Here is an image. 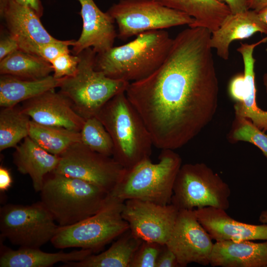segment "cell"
Returning a JSON list of instances; mask_svg holds the SVG:
<instances>
[{
  "label": "cell",
  "mask_w": 267,
  "mask_h": 267,
  "mask_svg": "<svg viewBox=\"0 0 267 267\" xmlns=\"http://www.w3.org/2000/svg\"><path fill=\"white\" fill-rule=\"evenodd\" d=\"M124 204L109 194L94 215L70 225L59 226L50 242L58 249L77 247L98 252L129 229L122 215Z\"/></svg>",
  "instance_id": "7"
},
{
  "label": "cell",
  "mask_w": 267,
  "mask_h": 267,
  "mask_svg": "<svg viewBox=\"0 0 267 267\" xmlns=\"http://www.w3.org/2000/svg\"><path fill=\"white\" fill-rule=\"evenodd\" d=\"M41 201L8 204L0 209V237L19 248H40L51 241L58 225Z\"/></svg>",
  "instance_id": "9"
},
{
  "label": "cell",
  "mask_w": 267,
  "mask_h": 267,
  "mask_svg": "<svg viewBox=\"0 0 267 267\" xmlns=\"http://www.w3.org/2000/svg\"><path fill=\"white\" fill-rule=\"evenodd\" d=\"M267 41V37L252 44L240 43L237 48L242 55L244 64L245 92L243 102L234 105L235 115L250 120L264 133L267 131V111L261 109L257 104L254 70L256 60L253 52L258 45Z\"/></svg>",
  "instance_id": "21"
},
{
  "label": "cell",
  "mask_w": 267,
  "mask_h": 267,
  "mask_svg": "<svg viewBox=\"0 0 267 267\" xmlns=\"http://www.w3.org/2000/svg\"><path fill=\"white\" fill-rule=\"evenodd\" d=\"M263 79L264 85L265 87L266 92L267 93V73L264 75Z\"/></svg>",
  "instance_id": "44"
},
{
  "label": "cell",
  "mask_w": 267,
  "mask_h": 267,
  "mask_svg": "<svg viewBox=\"0 0 267 267\" xmlns=\"http://www.w3.org/2000/svg\"><path fill=\"white\" fill-rule=\"evenodd\" d=\"M79 59L78 55H72L70 51L60 54L51 62L53 76L61 79L74 76L77 71Z\"/></svg>",
  "instance_id": "32"
},
{
  "label": "cell",
  "mask_w": 267,
  "mask_h": 267,
  "mask_svg": "<svg viewBox=\"0 0 267 267\" xmlns=\"http://www.w3.org/2000/svg\"><path fill=\"white\" fill-rule=\"evenodd\" d=\"M29 136L48 152L58 156L72 145L81 141L79 132L43 125L31 120Z\"/></svg>",
  "instance_id": "27"
},
{
  "label": "cell",
  "mask_w": 267,
  "mask_h": 267,
  "mask_svg": "<svg viewBox=\"0 0 267 267\" xmlns=\"http://www.w3.org/2000/svg\"><path fill=\"white\" fill-rule=\"evenodd\" d=\"M210 265L213 267H267V240L262 242L216 241Z\"/></svg>",
  "instance_id": "19"
},
{
  "label": "cell",
  "mask_w": 267,
  "mask_h": 267,
  "mask_svg": "<svg viewBox=\"0 0 267 267\" xmlns=\"http://www.w3.org/2000/svg\"><path fill=\"white\" fill-rule=\"evenodd\" d=\"M63 78L53 75L37 80H27L9 75L0 76V106L13 107L47 91L59 88Z\"/></svg>",
  "instance_id": "23"
},
{
  "label": "cell",
  "mask_w": 267,
  "mask_h": 267,
  "mask_svg": "<svg viewBox=\"0 0 267 267\" xmlns=\"http://www.w3.org/2000/svg\"><path fill=\"white\" fill-rule=\"evenodd\" d=\"M230 97L236 103L243 102L245 92V77L244 73H239L230 79L228 87Z\"/></svg>",
  "instance_id": "34"
},
{
  "label": "cell",
  "mask_w": 267,
  "mask_h": 267,
  "mask_svg": "<svg viewBox=\"0 0 267 267\" xmlns=\"http://www.w3.org/2000/svg\"><path fill=\"white\" fill-rule=\"evenodd\" d=\"M80 134L81 142L87 147L95 152L112 157L114 146L112 138L96 117L85 119Z\"/></svg>",
  "instance_id": "29"
},
{
  "label": "cell",
  "mask_w": 267,
  "mask_h": 267,
  "mask_svg": "<svg viewBox=\"0 0 267 267\" xmlns=\"http://www.w3.org/2000/svg\"><path fill=\"white\" fill-rule=\"evenodd\" d=\"M96 117L112 138V157L124 169L150 158L153 145L150 134L126 92L112 98Z\"/></svg>",
  "instance_id": "3"
},
{
  "label": "cell",
  "mask_w": 267,
  "mask_h": 267,
  "mask_svg": "<svg viewBox=\"0 0 267 267\" xmlns=\"http://www.w3.org/2000/svg\"><path fill=\"white\" fill-rule=\"evenodd\" d=\"M59 156L52 172L75 178L94 184L110 193L125 171L113 157L95 152L82 142L76 143Z\"/></svg>",
  "instance_id": "11"
},
{
  "label": "cell",
  "mask_w": 267,
  "mask_h": 267,
  "mask_svg": "<svg viewBox=\"0 0 267 267\" xmlns=\"http://www.w3.org/2000/svg\"><path fill=\"white\" fill-rule=\"evenodd\" d=\"M18 49L19 48L17 41L7 30L6 34L3 32L1 33L0 60Z\"/></svg>",
  "instance_id": "35"
},
{
  "label": "cell",
  "mask_w": 267,
  "mask_h": 267,
  "mask_svg": "<svg viewBox=\"0 0 267 267\" xmlns=\"http://www.w3.org/2000/svg\"><path fill=\"white\" fill-rule=\"evenodd\" d=\"M96 53L88 48L78 55L76 73L63 78L59 88L74 110L85 119L96 117L104 105L115 95L126 91L130 82L106 76L94 67Z\"/></svg>",
  "instance_id": "6"
},
{
  "label": "cell",
  "mask_w": 267,
  "mask_h": 267,
  "mask_svg": "<svg viewBox=\"0 0 267 267\" xmlns=\"http://www.w3.org/2000/svg\"><path fill=\"white\" fill-rule=\"evenodd\" d=\"M53 72L51 63L20 49L0 60V75H9L27 80L46 77Z\"/></svg>",
  "instance_id": "26"
},
{
  "label": "cell",
  "mask_w": 267,
  "mask_h": 267,
  "mask_svg": "<svg viewBox=\"0 0 267 267\" xmlns=\"http://www.w3.org/2000/svg\"><path fill=\"white\" fill-rule=\"evenodd\" d=\"M81 5L80 15L83 20L81 35L72 44V51L78 55L91 47L95 52H103L113 46L118 37L115 20L107 12L102 11L93 0H77Z\"/></svg>",
  "instance_id": "15"
},
{
  "label": "cell",
  "mask_w": 267,
  "mask_h": 267,
  "mask_svg": "<svg viewBox=\"0 0 267 267\" xmlns=\"http://www.w3.org/2000/svg\"><path fill=\"white\" fill-rule=\"evenodd\" d=\"M231 190L220 176L204 163L182 165L177 175L171 203L180 210L206 207L227 210Z\"/></svg>",
  "instance_id": "8"
},
{
  "label": "cell",
  "mask_w": 267,
  "mask_h": 267,
  "mask_svg": "<svg viewBox=\"0 0 267 267\" xmlns=\"http://www.w3.org/2000/svg\"><path fill=\"white\" fill-rule=\"evenodd\" d=\"M118 25V37L122 40L144 32L187 25L195 19L154 0H120L107 11Z\"/></svg>",
  "instance_id": "10"
},
{
  "label": "cell",
  "mask_w": 267,
  "mask_h": 267,
  "mask_svg": "<svg viewBox=\"0 0 267 267\" xmlns=\"http://www.w3.org/2000/svg\"><path fill=\"white\" fill-rule=\"evenodd\" d=\"M178 212L172 203L162 205L142 200L129 199L124 201L122 215L136 237L164 245L170 237Z\"/></svg>",
  "instance_id": "12"
},
{
  "label": "cell",
  "mask_w": 267,
  "mask_h": 267,
  "mask_svg": "<svg viewBox=\"0 0 267 267\" xmlns=\"http://www.w3.org/2000/svg\"><path fill=\"white\" fill-rule=\"evenodd\" d=\"M12 179L9 170L1 165L0 167V191L7 190L11 186Z\"/></svg>",
  "instance_id": "38"
},
{
  "label": "cell",
  "mask_w": 267,
  "mask_h": 267,
  "mask_svg": "<svg viewBox=\"0 0 267 267\" xmlns=\"http://www.w3.org/2000/svg\"><path fill=\"white\" fill-rule=\"evenodd\" d=\"M9 0H0V13H1L5 8Z\"/></svg>",
  "instance_id": "43"
},
{
  "label": "cell",
  "mask_w": 267,
  "mask_h": 267,
  "mask_svg": "<svg viewBox=\"0 0 267 267\" xmlns=\"http://www.w3.org/2000/svg\"><path fill=\"white\" fill-rule=\"evenodd\" d=\"M211 34L202 27L182 30L163 64L146 78L130 83L126 91L156 147L183 146L216 113L219 84Z\"/></svg>",
  "instance_id": "1"
},
{
  "label": "cell",
  "mask_w": 267,
  "mask_h": 267,
  "mask_svg": "<svg viewBox=\"0 0 267 267\" xmlns=\"http://www.w3.org/2000/svg\"><path fill=\"white\" fill-rule=\"evenodd\" d=\"M22 111L34 122L80 132L85 119L63 94L55 89L22 102Z\"/></svg>",
  "instance_id": "14"
},
{
  "label": "cell",
  "mask_w": 267,
  "mask_h": 267,
  "mask_svg": "<svg viewBox=\"0 0 267 267\" xmlns=\"http://www.w3.org/2000/svg\"><path fill=\"white\" fill-rule=\"evenodd\" d=\"M266 6L267 0H251L249 9L258 12Z\"/></svg>",
  "instance_id": "40"
},
{
  "label": "cell",
  "mask_w": 267,
  "mask_h": 267,
  "mask_svg": "<svg viewBox=\"0 0 267 267\" xmlns=\"http://www.w3.org/2000/svg\"><path fill=\"white\" fill-rule=\"evenodd\" d=\"M259 219L262 223H267V210H264L261 213Z\"/></svg>",
  "instance_id": "42"
},
{
  "label": "cell",
  "mask_w": 267,
  "mask_h": 267,
  "mask_svg": "<svg viewBox=\"0 0 267 267\" xmlns=\"http://www.w3.org/2000/svg\"><path fill=\"white\" fill-rule=\"evenodd\" d=\"M159 161L148 158L126 170L111 196L124 201L139 199L166 205L171 203L173 187L182 165L180 156L174 150L163 149Z\"/></svg>",
  "instance_id": "5"
},
{
  "label": "cell",
  "mask_w": 267,
  "mask_h": 267,
  "mask_svg": "<svg viewBox=\"0 0 267 267\" xmlns=\"http://www.w3.org/2000/svg\"><path fill=\"white\" fill-rule=\"evenodd\" d=\"M163 245L157 242L142 241L133 257L130 267H156Z\"/></svg>",
  "instance_id": "31"
},
{
  "label": "cell",
  "mask_w": 267,
  "mask_h": 267,
  "mask_svg": "<svg viewBox=\"0 0 267 267\" xmlns=\"http://www.w3.org/2000/svg\"><path fill=\"white\" fill-rule=\"evenodd\" d=\"M74 40L62 41L44 44H38L32 50L31 54L39 56L51 62L60 54L70 51L69 46H72Z\"/></svg>",
  "instance_id": "33"
},
{
  "label": "cell",
  "mask_w": 267,
  "mask_h": 267,
  "mask_svg": "<svg viewBox=\"0 0 267 267\" xmlns=\"http://www.w3.org/2000/svg\"><path fill=\"white\" fill-rule=\"evenodd\" d=\"M41 201L59 226L75 224L97 213L109 193L82 179L54 173L47 175Z\"/></svg>",
  "instance_id": "4"
},
{
  "label": "cell",
  "mask_w": 267,
  "mask_h": 267,
  "mask_svg": "<svg viewBox=\"0 0 267 267\" xmlns=\"http://www.w3.org/2000/svg\"><path fill=\"white\" fill-rule=\"evenodd\" d=\"M6 30L17 41L19 49L26 51L35 44L57 42L44 28L40 17L30 8L9 0L0 13Z\"/></svg>",
  "instance_id": "17"
},
{
  "label": "cell",
  "mask_w": 267,
  "mask_h": 267,
  "mask_svg": "<svg viewBox=\"0 0 267 267\" xmlns=\"http://www.w3.org/2000/svg\"><path fill=\"white\" fill-rule=\"evenodd\" d=\"M173 39L164 30L140 34L126 44L96 54L95 69L109 78L130 83L143 79L163 64Z\"/></svg>",
  "instance_id": "2"
},
{
  "label": "cell",
  "mask_w": 267,
  "mask_h": 267,
  "mask_svg": "<svg viewBox=\"0 0 267 267\" xmlns=\"http://www.w3.org/2000/svg\"><path fill=\"white\" fill-rule=\"evenodd\" d=\"M156 267H180L175 254L166 244L162 246Z\"/></svg>",
  "instance_id": "36"
},
{
  "label": "cell",
  "mask_w": 267,
  "mask_h": 267,
  "mask_svg": "<svg viewBox=\"0 0 267 267\" xmlns=\"http://www.w3.org/2000/svg\"><path fill=\"white\" fill-rule=\"evenodd\" d=\"M31 119L17 105L2 107L0 111V151L15 148L29 136Z\"/></svg>",
  "instance_id": "28"
},
{
  "label": "cell",
  "mask_w": 267,
  "mask_h": 267,
  "mask_svg": "<svg viewBox=\"0 0 267 267\" xmlns=\"http://www.w3.org/2000/svg\"><path fill=\"white\" fill-rule=\"evenodd\" d=\"M258 13L260 19L267 26V6L260 10Z\"/></svg>",
  "instance_id": "41"
},
{
  "label": "cell",
  "mask_w": 267,
  "mask_h": 267,
  "mask_svg": "<svg viewBox=\"0 0 267 267\" xmlns=\"http://www.w3.org/2000/svg\"><path fill=\"white\" fill-rule=\"evenodd\" d=\"M13 163L22 174L28 175L35 191L40 192L46 176L57 167L60 157L35 143L29 136L15 148Z\"/></svg>",
  "instance_id": "20"
},
{
  "label": "cell",
  "mask_w": 267,
  "mask_h": 267,
  "mask_svg": "<svg viewBox=\"0 0 267 267\" xmlns=\"http://www.w3.org/2000/svg\"><path fill=\"white\" fill-rule=\"evenodd\" d=\"M142 240L130 229L121 234L111 246L101 253L91 254L84 260L67 262L68 267H130L133 257Z\"/></svg>",
  "instance_id": "25"
},
{
  "label": "cell",
  "mask_w": 267,
  "mask_h": 267,
  "mask_svg": "<svg viewBox=\"0 0 267 267\" xmlns=\"http://www.w3.org/2000/svg\"><path fill=\"white\" fill-rule=\"evenodd\" d=\"M90 250L81 249L70 252L47 253L40 248L5 249L1 252L0 267H49L59 262L65 263L84 260L93 254Z\"/></svg>",
  "instance_id": "22"
},
{
  "label": "cell",
  "mask_w": 267,
  "mask_h": 267,
  "mask_svg": "<svg viewBox=\"0 0 267 267\" xmlns=\"http://www.w3.org/2000/svg\"><path fill=\"white\" fill-rule=\"evenodd\" d=\"M195 215L216 241L267 240V223L256 225L236 221L226 210L212 207L194 210Z\"/></svg>",
  "instance_id": "16"
},
{
  "label": "cell",
  "mask_w": 267,
  "mask_h": 267,
  "mask_svg": "<svg viewBox=\"0 0 267 267\" xmlns=\"http://www.w3.org/2000/svg\"><path fill=\"white\" fill-rule=\"evenodd\" d=\"M213 240L194 210H180L166 244L175 254L180 267L193 263L206 266L210 265Z\"/></svg>",
  "instance_id": "13"
},
{
  "label": "cell",
  "mask_w": 267,
  "mask_h": 267,
  "mask_svg": "<svg viewBox=\"0 0 267 267\" xmlns=\"http://www.w3.org/2000/svg\"><path fill=\"white\" fill-rule=\"evenodd\" d=\"M257 32L267 34V26L260 19L258 12L249 9L241 13H230L219 28L212 33L210 46L216 49L220 58L227 60L232 42L249 38Z\"/></svg>",
  "instance_id": "18"
},
{
  "label": "cell",
  "mask_w": 267,
  "mask_h": 267,
  "mask_svg": "<svg viewBox=\"0 0 267 267\" xmlns=\"http://www.w3.org/2000/svg\"><path fill=\"white\" fill-rule=\"evenodd\" d=\"M226 4L232 14L241 13L249 9L251 0H217Z\"/></svg>",
  "instance_id": "37"
},
{
  "label": "cell",
  "mask_w": 267,
  "mask_h": 267,
  "mask_svg": "<svg viewBox=\"0 0 267 267\" xmlns=\"http://www.w3.org/2000/svg\"><path fill=\"white\" fill-rule=\"evenodd\" d=\"M228 138L229 142H248L259 148L267 158V135L249 119L235 115Z\"/></svg>",
  "instance_id": "30"
},
{
  "label": "cell",
  "mask_w": 267,
  "mask_h": 267,
  "mask_svg": "<svg viewBox=\"0 0 267 267\" xmlns=\"http://www.w3.org/2000/svg\"><path fill=\"white\" fill-rule=\"evenodd\" d=\"M166 7L184 12L195 19L189 27L216 31L231 13L227 6L217 0H154Z\"/></svg>",
  "instance_id": "24"
},
{
  "label": "cell",
  "mask_w": 267,
  "mask_h": 267,
  "mask_svg": "<svg viewBox=\"0 0 267 267\" xmlns=\"http://www.w3.org/2000/svg\"><path fill=\"white\" fill-rule=\"evenodd\" d=\"M17 3L27 7L34 11L40 17L43 13V7L41 0H14Z\"/></svg>",
  "instance_id": "39"
}]
</instances>
